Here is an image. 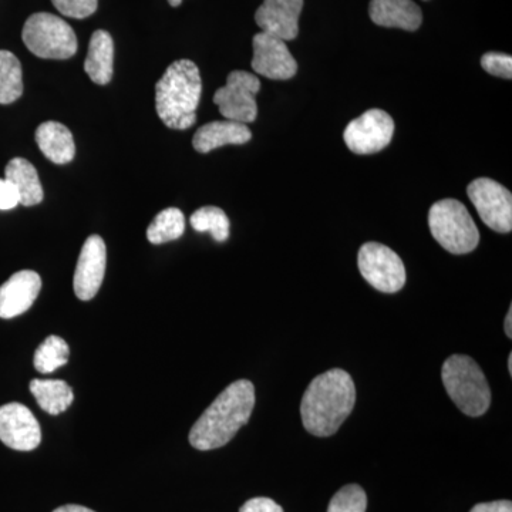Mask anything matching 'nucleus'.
I'll return each instance as SVG.
<instances>
[{"label":"nucleus","instance_id":"f257e3e1","mask_svg":"<svg viewBox=\"0 0 512 512\" xmlns=\"http://www.w3.org/2000/svg\"><path fill=\"white\" fill-rule=\"evenodd\" d=\"M356 404V386L352 376L332 369L312 380L302 397L303 427L316 437L333 436L348 419Z\"/></svg>","mask_w":512,"mask_h":512},{"label":"nucleus","instance_id":"f03ea898","mask_svg":"<svg viewBox=\"0 0 512 512\" xmlns=\"http://www.w3.org/2000/svg\"><path fill=\"white\" fill-rule=\"evenodd\" d=\"M255 407V387L249 380L229 384L214 403L195 421L190 444L200 451L224 447L251 419Z\"/></svg>","mask_w":512,"mask_h":512},{"label":"nucleus","instance_id":"7ed1b4c3","mask_svg":"<svg viewBox=\"0 0 512 512\" xmlns=\"http://www.w3.org/2000/svg\"><path fill=\"white\" fill-rule=\"evenodd\" d=\"M202 82L200 69L191 60H177L156 86L158 117L168 128L187 130L197 121Z\"/></svg>","mask_w":512,"mask_h":512},{"label":"nucleus","instance_id":"20e7f679","mask_svg":"<svg viewBox=\"0 0 512 512\" xmlns=\"http://www.w3.org/2000/svg\"><path fill=\"white\" fill-rule=\"evenodd\" d=\"M441 379L450 399L467 416L480 417L490 409V384L481 367L470 356L448 357L441 369Z\"/></svg>","mask_w":512,"mask_h":512},{"label":"nucleus","instance_id":"39448f33","mask_svg":"<svg viewBox=\"0 0 512 512\" xmlns=\"http://www.w3.org/2000/svg\"><path fill=\"white\" fill-rule=\"evenodd\" d=\"M429 225L434 239L454 255L470 254L478 247L480 231L466 205L457 200L436 202L429 212Z\"/></svg>","mask_w":512,"mask_h":512},{"label":"nucleus","instance_id":"423d86ee","mask_svg":"<svg viewBox=\"0 0 512 512\" xmlns=\"http://www.w3.org/2000/svg\"><path fill=\"white\" fill-rule=\"evenodd\" d=\"M22 39L40 59L66 60L76 55L77 37L69 23L52 13H35L23 26Z\"/></svg>","mask_w":512,"mask_h":512},{"label":"nucleus","instance_id":"0eeeda50","mask_svg":"<svg viewBox=\"0 0 512 512\" xmlns=\"http://www.w3.org/2000/svg\"><path fill=\"white\" fill-rule=\"evenodd\" d=\"M357 266L373 288L383 293H396L406 284V268L402 258L386 245L367 242L359 249Z\"/></svg>","mask_w":512,"mask_h":512},{"label":"nucleus","instance_id":"6e6552de","mask_svg":"<svg viewBox=\"0 0 512 512\" xmlns=\"http://www.w3.org/2000/svg\"><path fill=\"white\" fill-rule=\"evenodd\" d=\"M261 90L258 77L242 70L229 73L227 84L214 94V103L227 120L254 123L258 117L255 96Z\"/></svg>","mask_w":512,"mask_h":512},{"label":"nucleus","instance_id":"1a4fd4ad","mask_svg":"<svg viewBox=\"0 0 512 512\" xmlns=\"http://www.w3.org/2000/svg\"><path fill=\"white\" fill-rule=\"evenodd\" d=\"M468 198L488 228L500 234L512 229L511 192L490 178H477L467 188Z\"/></svg>","mask_w":512,"mask_h":512},{"label":"nucleus","instance_id":"9d476101","mask_svg":"<svg viewBox=\"0 0 512 512\" xmlns=\"http://www.w3.org/2000/svg\"><path fill=\"white\" fill-rule=\"evenodd\" d=\"M394 134V121L386 111L367 110L362 116L350 121L343 138L352 153L359 156L376 154L389 146Z\"/></svg>","mask_w":512,"mask_h":512},{"label":"nucleus","instance_id":"9b49d317","mask_svg":"<svg viewBox=\"0 0 512 512\" xmlns=\"http://www.w3.org/2000/svg\"><path fill=\"white\" fill-rule=\"evenodd\" d=\"M0 441L16 451H32L42 441L35 414L20 403L0 407Z\"/></svg>","mask_w":512,"mask_h":512},{"label":"nucleus","instance_id":"f8f14e48","mask_svg":"<svg viewBox=\"0 0 512 512\" xmlns=\"http://www.w3.org/2000/svg\"><path fill=\"white\" fill-rule=\"evenodd\" d=\"M252 46V69L255 73L271 80H289L298 73V63L284 40L261 32L254 36Z\"/></svg>","mask_w":512,"mask_h":512},{"label":"nucleus","instance_id":"ddd939ff","mask_svg":"<svg viewBox=\"0 0 512 512\" xmlns=\"http://www.w3.org/2000/svg\"><path fill=\"white\" fill-rule=\"evenodd\" d=\"M107 266V249L99 235H92L84 242L74 272V293L80 301H92L103 284Z\"/></svg>","mask_w":512,"mask_h":512},{"label":"nucleus","instance_id":"4468645a","mask_svg":"<svg viewBox=\"0 0 512 512\" xmlns=\"http://www.w3.org/2000/svg\"><path fill=\"white\" fill-rule=\"evenodd\" d=\"M303 0H264L255 13V22L262 32L289 42L299 33V16Z\"/></svg>","mask_w":512,"mask_h":512},{"label":"nucleus","instance_id":"2eb2a0df","mask_svg":"<svg viewBox=\"0 0 512 512\" xmlns=\"http://www.w3.org/2000/svg\"><path fill=\"white\" fill-rule=\"evenodd\" d=\"M42 289V278L35 271H20L0 286V318L12 319L28 312Z\"/></svg>","mask_w":512,"mask_h":512},{"label":"nucleus","instance_id":"dca6fc26","mask_svg":"<svg viewBox=\"0 0 512 512\" xmlns=\"http://www.w3.org/2000/svg\"><path fill=\"white\" fill-rule=\"evenodd\" d=\"M369 15L377 26L407 32H416L423 22L420 6L413 0H372Z\"/></svg>","mask_w":512,"mask_h":512},{"label":"nucleus","instance_id":"f3484780","mask_svg":"<svg viewBox=\"0 0 512 512\" xmlns=\"http://www.w3.org/2000/svg\"><path fill=\"white\" fill-rule=\"evenodd\" d=\"M251 138L252 133L247 124L231 120L212 121L195 133L192 146L198 153L207 154L215 148L228 146V144H235V146L247 144Z\"/></svg>","mask_w":512,"mask_h":512},{"label":"nucleus","instance_id":"a211bd4d","mask_svg":"<svg viewBox=\"0 0 512 512\" xmlns=\"http://www.w3.org/2000/svg\"><path fill=\"white\" fill-rule=\"evenodd\" d=\"M36 143L43 156L52 163H70L76 154L72 131L57 121H46L36 130Z\"/></svg>","mask_w":512,"mask_h":512},{"label":"nucleus","instance_id":"6ab92c4d","mask_svg":"<svg viewBox=\"0 0 512 512\" xmlns=\"http://www.w3.org/2000/svg\"><path fill=\"white\" fill-rule=\"evenodd\" d=\"M5 180L15 188L19 204L25 207L40 204L45 197L36 168L25 158H13L9 161L6 165Z\"/></svg>","mask_w":512,"mask_h":512},{"label":"nucleus","instance_id":"aec40b11","mask_svg":"<svg viewBox=\"0 0 512 512\" xmlns=\"http://www.w3.org/2000/svg\"><path fill=\"white\" fill-rule=\"evenodd\" d=\"M84 70L93 83L106 86L113 79L114 42L109 32L97 30L90 39Z\"/></svg>","mask_w":512,"mask_h":512},{"label":"nucleus","instance_id":"412c9836","mask_svg":"<svg viewBox=\"0 0 512 512\" xmlns=\"http://www.w3.org/2000/svg\"><path fill=\"white\" fill-rule=\"evenodd\" d=\"M30 392L35 396L40 409L52 416L66 412L74 400L72 387L63 380H32Z\"/></svg>","mask_w":512,"mask_h":512},{"label":"nucleus","instance_id":"4be33fe9","mask_svg":"<svg viewBox=\"0 0 512 512\" xmlns=\"http://www.w3.org/2000/svg\"><path fill=\"white\" fill-rule=\"evenodd\" d=\"M23 94L22 64L8 50H0V104H10Z\"/></svg>","mask_w":512,"mask_h":512},{"label":"nucleus","instance_id":"5701e85b","mask_svg":"<svg viewBox=\"0 0 512 512\" xmlns=\"http://www.w3.org/2000/svg\"><path fill=\"white\" fill-rule=\"evenodd\" d=\"M185 217L178 208H167L154 218L147 229V239L154 245L167 244L183 237Z\"/></svg>","mask_w":512,"mask_h":512},{"label":"nucleus","instance_id":"b1692460","mask_svg":"<svg viewBox=\"0 0 512 512\" xmlns=\"http://www.w3.org/2000/svg\"><path fill=\"white\" fill-rule=\"evenodd\" d=\"M69 357L70 348L64 339L55 335L49 336L36 350L35 369L43 375L53 373L59 367L66 365Z\"/></svg>","mask_w":512,"mask_h":512},{"label":"nucleus","instance_id":"393cba45","mask_svg":"<svg viewBox=\"0 0 512 512\" xmlns=\"http://www.w3.org/2000/svg\"><path fill=\"white\" fill-rule=\"evenodd\" d=\"M190 222L197 232H211L217 242H225L229 238L231 222L221 208L202 207L191 215Z\"/></svg>","mask_w":512,"mask_h":512},{"label":"nucleus","instance_id":"a878e982","mask_svg":"<svg viewBox=\"0 0 512 512\" xmlns=\"http://www.w3.org/2000/svg\"><path fill=\"white\" fill-rule=\"evenodd\" d=\"M367 495L360 485L349 484L333 495L328 512H366Z\"/></svg>","mask_w":512,"mask_h":512},{"label":"nucleus","instance_id":"bb28decb","mask_svg":"<svg viewBox=\"0 0 512 512\" xmlns=\"http://www.w3.org/2000/svg\"><path fill=\"white\" fill-rule=\"evenodd\" d=\"M62 15L73 19H86L97 10L99 0H52Z\"/></svg>","mask_w":512,"mask_h":512},{"label":"nucleus","instance_id":"cd10ccee","mask_svg":"<svg viewBox=\"0 0 512 512\" xmlns=\"http://www.w3.org/2000/svg\"><path fill=\"white\" fill-rule=\"evenodd\" d=\"M481 66H483L485 72L493 74V76L511 80L512 57L510 55L495 52L485 53L481 57Z\"/></svg>","mask_w":512,"mask_h":512},{"label":"nucleus","instance_id":"c85d7f7f","mask_svg":"<svg viewBox=\"0 0 512 512\" xmlns=\"http://www.w3.org/2000/svg\"><path fill=\"white\" fill-rule=\"evenodd\" d=\"M239 512H284L281 505L266 497L252 498L242 505Z\"/></svg>","mask_w":512,"mask_h":512},{"label":"nucleus","instance_id":"c756f323","mask_svg":"<svg viewBox=\"0 0 512 512\" xmlns=\"http://www.w3.org/2000/svg\"><path fill=\"white\" fill-rule=\"evenodd\" d=\"M19 198L15 188L6 180L0 178V210L9 211L18 207Z\"/></svg>","mask_w":512,"mask_h":512},{"label":"nucleus","instance_id":"7c9ffc66","mask_svg":"<svg viewBox=\"0 0 512 512\" xmlns=\"http://www.w3.org/2000/svg\"><path fill=\"white\" fill-rule=\"evenodd\" d=\"M470 512H512V503L508 500L480 503L473 507Z\"/></svg>","mask_w":512,"mask_h":512},{"label":"nucleus","instance_id":"2f4dec72","mask_svg":"<svg viewBox=\"0 0 512 512\" xmlns=\"http://www.w3.org/2000/svg\"><path fill=\"white\" fill-rule=\"evenodd\" d=\"M53 512H94L90 508L83 507V505L67 504L63 507L56 508Z\"/></svg>","mask_w":512,"mask_h":512},{"label":"nucleus","instance_id":"473e14b6","mask_svg":"<svg viewBox=\"0 0 512 512\" xmlns=\"http://www.w3.org/2000/svg\"><path fill=\"white\" fill-rule=\"evenodd\" d=\"M504 330L505 335H507L508 338H512V306L508 309L507 316H505Z\"/></svg>","mask_w":512,"mask_h":512},{"label":"nucleus","instance_id":"72a5a7b5","mask_svg":"<svg viewBox=\"0 0 512 512\" xmlns=\"http://www.w3.org/2000/svg\"><path fill=\"white\" fill-rule=\"evenodd\" d=\"M181 2H183V0H168V3H170V5L173 6V8H177V6H180Z\"/></svg>","mask_w":512,"mask_h":512},{"label":"nucleus","instance_id":"f704fd0d","mask_svg":"<svg viewBox=\"0 0 512 512\" xmlns=\"http://www.w3.org/2000/svg\"><path fill=\"white\" fill-rule=\"evenodd\" d=\"M508 372H510V375H512V353H510V356H508Z\"/></svg>","mask_w":512,"mask_h":512}]
</instances>
